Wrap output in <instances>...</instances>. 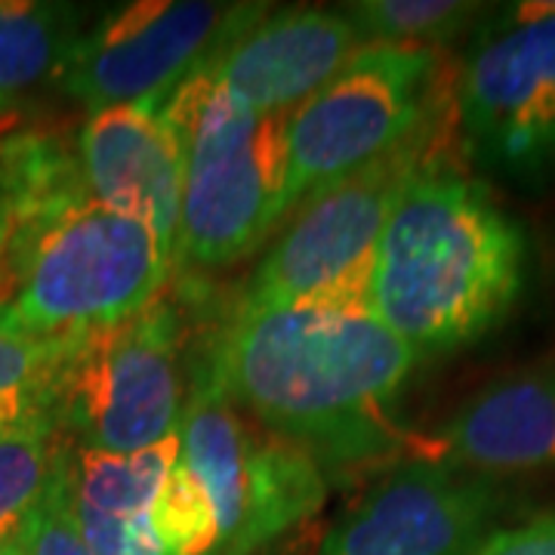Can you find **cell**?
Masks as SVG:
<instances>
[{"mask_svg": "<svg viewBox=\"0 0 555 555\" xmlns=\"http://www.w3.org/2000/svg\"><path fill=\"white\" fill-rule=\"evenodd\" d=\"M420 358L367 302L315 299L238 309L207 367L225 396L321 466L408 444L392 414Z\"/></svg>", "mask_w": 555, "mask_h": 555, "instance_id": "cell-1", "label": "cell"}, {"mask_svg": "<svg viewBox=\"0 0 555 555\" xmlns=\"http://www.w3.org/2000/svg\"><path fill=\"white\" fill-rule=\"evenodd\" d=\"M257 436L244 426L217 374L204 364L179 416V463L204 496L219 555H244L254 500Z\"/></svg>", "mask_w": 555, "mask_h": 555, "instance_id": "cell-14", "label": "cell"}, {"mask_svg": "<svg viewBox=\"0 0 555 555\" xmlns=\"http://www.w3.org/2000/svg\"><path fill=\"white\" fill-rule=\"evenodd\" d=\"M0 555H13V553H10V550H7V546H3V550H0Z\"/></svg>", "mask_w": 555, "mask_h": 555, "instance_id": "cell-24", "label": "cell"}, {"mask_svg": "<svg viewBox=\"0 0 555 555\" xmlns=\"http://www.w3.org/2000/svg\"><path fill=\"white\" fill-rule=\"evenodd\" d=\"M60 429L53 408L40 401L0 426V550L16 540L60 466Z\"/></svg>", "mask_w": 555, "mask_h": 555, "instance_id": "cell-17", "label": "cell"}, {"mask_svg": "<svg viewBox=\"0 0 555 555\" xmlns=\"http://www.w3.org/2000/svg\"><path fill=\"white\" fill-rule=\"evenodd\" d=\"M481 3L460 0H358L343 7L367 43L436 50L456 40L481 16Z\"/></svg>", "mask_w": 555, "mask_h": 555, "instance_id": "cell-18", "label": "cell"}, {"mask_svg": "<svg viewBox=\"0 0 555 555\" xmlns=\"http://www.w3.org/2000/svg\"><path fill=\"white\" fill-rule=\"evenodd\" d=\"M466 555H555V509L481 537Z\"/></svg>", "mask_w": 555, "mask_h": 555, "instance_id": "cell-22", "label": "cell"}, {"mask_svg": "<svg viewBox=\"0 0 555 555\" xmlns=\"http://www.w3.org/2000/svg\"><path fill=\"white\" fill-rule=\"evenodd\" d=\"M72 494V491H68ZM80 537L93 555H167L152 516H108L72 500Z\"/></svg>", "mask_w": 555, "mask_h": 555, "instance_id": "cell-21", "label": "cell"}, {"mask_svg": "<svg viewBox=\"0 0 555 555\" xmlns=\"http://www.w3.org/2000/svg\"><path fill=\"white\" fill-rule=\"evenodd\" d=\"M78 167L90 201L142 222L177 259L182 155L155 102L93 112L80 127Z\"/></svg>", "mask_w": 555, "mask_h": 555, "instance_id": "cell-12", "label": "cell"}, {"mask_svg": "<svg viewBox=\"0 0 555 555\" xmlns=\"http://www.w3.org/2000/svg\"><path fill=\"white\" fill-rule=\"evenodd\" d=\"M500 509L488 478L408 460L361 496L318 555H466Z\"/></svg>", "mask_w": 555, "mask_h": 555, "instance_id": "cell-10", "label": "cell"}, {"mask_svg": "<svg viewBox=\"0 0 555 555\" xmlns=\"http://www.w3.org/2000/svg\"><path fill=\"white\" fill-rule=\"evenodd\" d=\"M456 137L451 100L392 152L306 201L250 275L238 309L315 299L367 302L371 262L392 207L420 170L451 155Z\"/></svg>", "mask_w": 555, "mask_h": 555, "instance_id": "cell-5", "label": "cell"}, {"mask_svg": "<svg viewBox=\"0 0 555 555\" xmlns=\"http://www.w3.org/2000/svg\"><path fill=\"white\" fill-rule=\"evenodd\" d=\"M262 13V10H259ZM257 7L204 0H137L80 35L62 87L87 112L164 100L195 68L259 20Z\"/></svg>", "mask_w": 555, "mask_h": 555, "instance_id": "cell-9", "label": "cell"}, {"mask_svg": "<svg viewBox=\"0 0 555 555\" xmlns=\"http://www.w3.org/2000/svg\"><path fill=\"white\" fill-rule=\"evenodd\" d=\"M182 327L160 297L133 318L72 343L40 404L83 448L137 454L179 429Z\"/></svg>", "mask_w": 555, "mask_h": 555, "instance_id": "cell-8", "label": "cell"}, {"mask_svg": "<svg viewBox=\"0 0 555 555\" xmlns=\"http://www.w3.org/2000/svg\"><path fill=\"white\" fill-rule=\"evenodd\" d=\"M454 100L436 50L364 43L287 118V177L275 229L309 198L392 152Z\"/></svg>", "mask_w": 555, "mask_h": 555, "instance_id": "cell-6", "label": "cell"}, {"mask_svg": "<svg viewBox=\"0 0 555 555\" xmlns=\"http://www.w3.org/2000/svg\"><path fill=\"white\" fill-rule=\"evenodd\" d=\"M160 115L182 155L177 257L222 269L254 254L275 232L291 115L244 112L219 93L204 65L164 100Z\"/></svg>", "mask_w": 555, "mask_h": 555, "instance_id": "cell-4", "label": "cell"}, {"mask_svg": "<svg viewBox=\"0 0 555 555\" xmlns=\"http://www.w3.org/2000/svg\"><path fill=\"white\" fill-rule=\"evenodd\" d=\"M72 343H53L0 327V396L22 392L43 401Z\"/></svg>", "mask_w": 555, "mask_h": 555, "instance_id": "cell-20", "label": "cell"}, {"mask_svg": "<svg viewBox=\"0 0 555 555\" xmlns=\"http://www.w3.org/2000/svg\"><path fill=\"white\" fill-rule=\"evenodd\" d=\"M179 456V429L137 454H108L78 444L65 454V478L72 500L108 516L152 513L164 481Z\"/></svg>", "mask_w": 555, "mask_h": 555, "instance_id": "cell-16", "label": "cell"}, {"mask_svg": "<svg viewBox=\"0 0 555 555\" xmlns=\"http://www.w3.org/2000/svg\"><path fill=\"white\" fill-rule=\"evenodd\" d=\"M404 451L481 478L555 469V371L496 379Z\"/></svg>", "mask_w": 555, "mask_h": 555, "instance_id": "cell-13", "label": "cell"}, {"mask_svg": "<svg viewBox=\"0 0 555 555\" xmlns=\"http://www.w3.org/2000/svg\"><path fill=\"white\" fill-rule=\"evenodd\" d=\"M528 275V241L494 195L454 160L420 170L383 225L367 309L420 356L491 334Z\"/></svg>", "mask_w": 555, "mask_h": 555, "instance_id": "cell-2", "label": "cell"}, {"mask_svg": "<svg viewBox=\"0 0 555 555\" xmlns=\"http://www.w3.org/2000/svg\"><path fill=\"white\" fill-rule=\"evenodd\" d=\"M13 555H93L83 543L78 518L72 513V494L65 478V454L35 513L22 525L16 540L7 546Z\"/></svg>", "mask_w": 555, "mask_h": 555, "instance_id": "cell-19", "label": "cell"}, {"mask_svg": "<svg viewBox=\"0 0 555 555\" xmlns=\"http://www.w3.org/2000/svg\"><path fill=\"white\" fill-rule=\"evenodd\" d=\"M364 38L343 10L259 16L204 62L217 90L250 115H294L337 78Z\"/></svg>", "mask_w": 555, "mask_h": 555, "instance_id": "cell-11", "label": "cell"}, {"mask_svg": "<svg viewBox=\"0 0 555 555\" xmlns=\"http://www.w3.org/2000/svg\"><path fill=\"white\" fill-rule=\"evenodd\" d=\"M460 145L516 182L555 173V0L513 3L485 22L454 78Z\"/></svg>", "mask_w": 555, "mask_h": 555, "instance_id": "cell-7", "label": "cell"}, {"mask_svg": "<svg viewBox=\"0 0 555 555\" xmlns=\"http://www.w3.org/2000/svg\"><path fill=\"white\" fill-rule=\"evenodd\" d=\"M78 20L68 3L0 0V115L20 93L62 75L80 38Z\"/></svg>", "mask_w": 555, "mask_h": 555, "instance_id": "cell-15", "label": "cell"}, {"mask_svg": "<svg viewBox=\"0 0 555 555\" xmlns=\"http://www.w3.org/2000/svg\"><path fill=\"white\" fill-rule=\"evenodd\" d=\"M170 266L142 222L68 201L0 241V327L78 343L152 306Z\"/></svg>", "mask_w": 555, "mask_h": 555, "instance_id": "cell-3", "label": "cell"}, {"mask_svg": "<svg viewBox=\"0 0 555 555\" xmlns=\"http://www.w3.org/2000/svg\"><path fill=\"white\" fill-rule=\"evenodd\" d=\"M35 404L31 396H22V392H10V396H0V426L13 423L16 416H22L28 408Z\"/></svg>", "mask_w": 555, "mask_h": 555, "instance_id": "cell-23", "label": "cell"}]
</instances>
